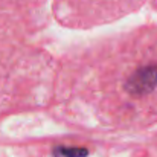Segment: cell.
Segmentation results:
<instances>
[{
    "label": "cell",
    "mask_w": 157,
    "mask_h": 157,
    "mask_svg": "<svg viewBox=\"0 0 157 157\" xmlns=\"http://www.w3.org/2000/svg\"><path fill=\"white\" fill-rule=\"evenodd\" d=\"M139 32L114 34L56 59L49 108L104 131L136 127L157 95V58Z\"/></svg>",
    "instance_id": "1"
},
{
    "label": "cell",
    "mask_w": 157,
    "mask_h": 157,
    "mask_svg": "<svg viewBox=\"0 0 157 157\" xmlns=\"http://www.w3.org/2000/svg\"><path fill=\"white\" fill-rule=\"evenodd\" d=\"M29 32L0 14V124L12 114L49 108L56 59Z\"/></svg>",
    "instance_id": "2"
},
{
    "label": "cell",
    "mask_w": 157,
    "mask_h": 157,
    "mask_svg": "<svg viewBox=\"0 0 157 157\" xmlns=\"http://www.w3.org/2000/svg\"><path fill=\"white\" fill-rule=\"evenodd\" d=\"M144 0H51L53 20L66 28L89 31L117 21L136 11Z\"/></svg>",
    "instance_id": "3"
},
{
    "label": "cell",
    "mask_w": 157,
    "mask_h": 157,
    "mask_svg": "<svg viewBox=\"0 0 157 157\" xmlns=\"http://www.w3.org/2000/svg\"><path fill=\"white\" fill-rule=\"evenodd\" d=\"M48 0H0V14L23 26L29 35H35L43 26Z\"/></svg>",
    "instance_id": "4"
},
{
    "label": "cell",
    "mask_w": 157,
    "mask_h": 157,
    "mask_svg": "<svg viewBox=\"0 0 157 157\" xmlns=\"http://www.w3.org/2000/svg\"><path fill=\"white\" fill-rule=\"evenodd\" d=\"M89 147L79 145V144H56L52 147L51 154L52 157H87L89 156Z\"/></svg>",
    "instance_id": "5"
}]
</instances>
